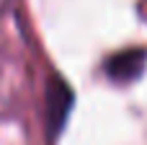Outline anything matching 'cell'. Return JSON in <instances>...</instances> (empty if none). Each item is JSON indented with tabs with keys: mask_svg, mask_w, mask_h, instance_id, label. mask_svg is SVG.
Masks as SVG:
<instances>
[{
	"mask_svg": "<svg viewBox=\"0 0 147 145\" xmlns=\"http://www.w3.org/2000/svg\"><path fill=\"white\" fill-rule=\"evenodd\" d=\"M72 104H75V96H72L67 80L54 78V83L47 93V112H44V138L49 145H57V140L62 138L70 112H72Z\"/></svg>",
	"mask_w": 147,
	"mask_h": 145,
	"instance_id": "1",
	"label": "cell"
},
{
	"mask_svg": "<svg viewBox=\"0 0 147 145\" xmlns=\"http://www.w3.org/2000/svg\"><path fill=\"white\" fill-rule=\"evenodd\" d=\"M147 47H124L103 62V73L116 83H132L145 73Z\"/></svg>",
	"mask_w": 147,
	"mask_h": 145,
	"instance_id": "2",
	"label": "cell"
}]
</instances>
